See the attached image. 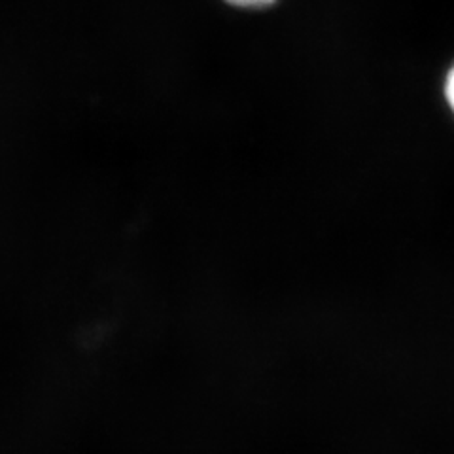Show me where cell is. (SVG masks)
<instances>
[{"mask_svg":"<svg viewBox=\"0 0 454 454\" xmlns=\"http://www.w3.org/2000/svg\"><path fill=\"white\" fill-rule=\"evenodd\" d=\"M233 10H243V12H262L273 8L278 0H222Z\"/></svg>","mask_w":454,"mask_h":454,"instance_id":"1","label":"cell"},{"mask_svg":"<svg viewBox=\"0 0 454 454\" xmlns=\"http://www.w3.org/2000/svg\"><path fill=\"white\" fill-rule=\"evenodd\" d=\"M442 95H443V101H445L449 112L452 114V118H454V61L449 65V68L445 70V74H443Z\"/></svg>","mask_w":454,"mask_h":454,"instance_id":"2","label":"cell"}]
</instances>
